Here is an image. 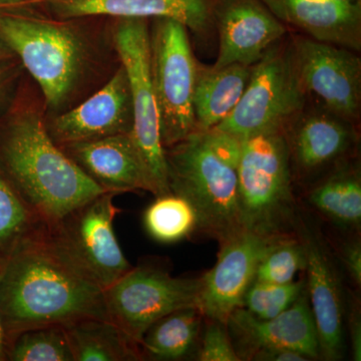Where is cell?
Listing matches in <instances>:
<instances>
[{
	"mask_svg": "<svg viewBox=\"0 0 361 361\" xmlns=\"http://www.w3.org/2000/svg\"><path fill=\"white\" fill-rule=\"evenodd\" d=\"M85 318L111 320L104 290L59 250L47 227L4 259L0 322L6 345L25 330Z\"/></svg>",
	"mask_w": 361,
	"mask_h": 361,
	"instance_id": "cell-1",
	"label": "cell"
},
{
	"mask_svg": "<svg viewBox=\"0 0 361 361\" xmlns=\"http://www.w3.org/2000/svg\"><path fill=\"white\" fill-rule=\"evenodd\" d=\"M0 171L47 228L108 192L52 141L44 118L30 108L0 122Z\"/></svg>",
	"mask_w": 361,
	"mask_h": 361,
	"instance_id": "cell-2",
	"label": "cell"
},
{
	"mask_svg": "<svg viewBox=\"0 0 361 361\" xmlns=\"http://www.w3.org/2000/svg\"><path fill=\"white\" fill-rule=\"evenodd\" d=\"M243 141L212 129L195 130L165 149L171 193L192 206L196 231L222 242L242 230L238 167Z\"/></svg>",
	"mask_w": 361,
	"mask_h": 361,
	"instance_id": "cell-3",
	"label": "cell"
},
{
	"mask_svg": "<svg viewBox=\"0 0 361 361\" xmlns=\"http://www.w3.org/2000/svg\"><path fill=\"white\" fill-rule=\"evenodd\" d=\"M0 35L39 85L47 108L63 110L89 66L85 37L66 20H47L23 9L0 11Z\"/></svg>",
	"mask_w": 361,
	"mask_h": 361,
	"instance_id": "cell-4",
	"label": "cell"
},
{
	"mask_svg": "<svg viewBox=\"0 0 361 361\" xmlns=\"http://www.w3.org/2000/svg\"><path fill=\"white\" fill-rule=\"evenodd\" d=\"M238 207L242 229L269 238L296 234L300 215L283 133L259 135L243 141Z\"/></svg>",
	"mask_w": 361,
	"mask_h": 361,
	"instance_id": "cell-5",
	"label": "cell"
},
{
	"mask_svg": "<svg viewBox=\"0 0 361 361\" xmlns=\"http://www.w3.org/2000/svg\"><path fill=\"white\" fill-rule=\"evenodd\" d=\"M289 33L251 66L250 80L239 104L214 129L241 141L259 135L283 133L305 106L308 99L292 61Z\"/></svg>",
	"mask_w": 361,
	"mask_h": 361,
	"instance_id": "cell-6",
	"label": "cell"
},
{
	"mask_svg": "<svg viewBox=\"0 0 361 361\" xmlns=\"http://www.w3.org/2000/svg\"><path fill=\"white\" fill-rule=\"evenodd\" d=\"M149 27V66L164 149L196 130L193 97L199 61L188 28L172 18H154Z\"/></svg>",
	"mask_w": 361,
	"mask_h": 361,
	"instance_id": "cell-7",
	"label": "cell"
},
{
	"mask_svg": "<svg viewBox=\"0 0 361 361\" xmlns=\"http://www.w3.org/2000/svg\"><path fill=\"white\" fill-rule=\"evenodd\" d=\"M115 192H104L77 207L47 234L59 251L102 288L106 289L132 269L118 244L114 222L120 209Z\"/></svg>",
	"mask_w": 361,
	"mask_h": 361,
	"instance_id": "cell-8",
	"label": "cell"
},
{
	"mask_svg": "<svg viewBox=\"0 0 361 361\" xmlns=\"http://www.w3.org/2000/svg\"><path fill=\"white\" fill-rule=\"evenodd\" d=\"M114 42L121 65L129 78L133 104L130 135L148 169L155 190L154 196L171 194L158 108L152 84L149 20L118 18L114 30Z\"/></svg>",
	"mask_w": 361,
	"mask_h": 361,
	"instance_id": "cell-9",
	"label": "cell"
},
{
	"mask_svg": "<svg viewBox=\"0 0 361 361\" xmlns=\"http://www.w3.org/2000/svg\"><path fill=\"white\" fill-rule=\"evenodd\" d=\"M200 285L201 277H174L155 266H133L104 289V299L111 322L140 345L157 320L182 308L197 307Z\"/></svg>",
	"mask_w": 361,
	"mask_h": 361,
	"instance_id": "cell-10",
	"label": "cell"
},
{
	"mask_svg": "<svg viewBox=\"0 0 361 361\" xmlns=\"http://www.w3.org/2000/svg\"><path fill=\"white\" fill-rule=\"evenodd\" d=\"M289 44L308 101L360 126L361 59L357 52L292 32Z\"/></svg>",
	"mask_w": 361,
	"mask_h": 361,
	"instance_id": "cell-11",
	"label": "cell"
},
{
	"mask_svg": "<svg viewBox=\"0 0 361 361\" xmlns=\"http://www.w3.org/2000/svg\"><path fill=\"white\" fill-rule=\"evenodd\" d=\"M294 183L310 186L342 161L357 157L360 126L307 102L283 130Z\"/></svg>",
	"mask_w": 361,
	"mask_h": 361,
	"instance_id": "cell-12",
	"label": "cell"
},
{
	"mask_svg": "<svg viewBox=\"0 0 361 361\" xmlns=\"http://www.w3.org/2000/svg\"><path fill=\"white\" fill-rule=\"evenodd\" d=\"M279 239L242 229L220 242L215 265L201 277L197 307L204 317L226 324L233 311L243 307L258 265Z\"/></svg>",
	"mask_w": 361,
	"mask_h": 361,
	"instance_id": "cell-13",
	"label": "cell"
},
{
	"mask_svg": "<svg viewBox=\"0 0 361 361\" xmlns=\"http://www.w3.org/2000/svg\"><path fill=\"white\" fill-rule=\"evenodd\" d=\"M297 234L305 251V288L317 331L320 356L325 360H341L345 353L348 298L338 270L322 235L302 224L301 217Z\"/></svg>",
	"mask_w": 361,
	"mask_h": 361,
	"instance_id": "cell-14",
	"label": "cell"
},
{
	"mask_svg": "<svg viewBox=\"0 0 361 361\" xmlns=\"http://www.w3.org/2000/svg\"><path fill=\"white\" fill-rule=\"evenodd\" d=\"M226 327L241 360H252L267 349H290L310 360L322 357L305 287L295 302L276 317L260 319L240 307L233 311Z\"/></svg>",
	"mask_w": 361,
	"mask_h": 361,
	"instance_id": "cell-15",
	"label": "cell"
},
{
	"mask_svg": "<svg viewBox=\"0 0 361 361\" xmlns=\"http://www.w3.org/2000/svg\"><path fill=\"white\" fill-rule=\"evenodd\" d=\"M222 0H39L61 20L87 16L172 18L183 23L204 44L216 35V11Z\"/></svg>",
	"mask_w": 361,
	"mask_h": 361,
	"instance_id": "cell-16",
	"label": "cell"
},
{
	"mask_svg": "<svg viewBox=\"0 0 361 361\" xmlns=\"http://www.w3.org/2000/svg\"><path fill=\"white\" fill-rule=\"evenodd\" d=\"M58 146L92 141L133 130V104L125 68L114 73L102 89L82 104L45 123Z\"/></svg>",
	"mask_w": 361,
	"mask_h": 361,
	"instance_id": "cell-17",
	"label": "cell"
},
{
	"mask_svg": "<svg viewBox=\"0 0 361 361\" xmlns=\"http://www.w3.org/2000/svg\"><path fill=\"white\" fill-rule=\"evenodd\" d=\"M290 32L261 0H222L216 11L219 47L212 66L255 65Z\"/></svg>",
	"mask_w": 361,
	"mask_h": 361,
	"instance_id": "cell-18",
	"label": "cell"
},
{
	"mask_svg": "<svg viewBox=\"0 0 361 361\" xmlns=\"http://www.w3.org/2000/svg\"><path fill=\"white\" fill-rule=\"evenodd\" d=\"M59 147L106 191L116 194L147 191L155 194L148 169L130 133Z\"/></svg>",
	"mask_w": 361,
	"mask_h": 361,
	"instance_id": "cell-19",
	"label": "cell"
},
{
	"mask_svg": "<svg viewBox=\"0 0 361 361\" xmlns=\"http://www.w3.org/2000/svg\"><path fill=\"white\" fill-rule=\"evenodd\" d=\"M289 30L361 51L360 0H261Z\"/></svg>",
	"mask_w": 361,
	"mask_h": 361,
	"instance_id": "cell-20",
	"label": "cell"
},
{
	"mask_svg": "<svg viewBox=\"0 0 361 361\" xmlns=\"http://www.w3.org/2000/svg\"><path fill=\"white\" fill-rule=\"evenodd\" d=\"M306 202L332 224L357 231L361 224V171L357 157L338 164L308 186Z\"/></svg>",
	"mask_w": 361,
	"mask_h": 361,
	"instance_id": "cell-21",
	"label": "cell"
},
{
	"mask_svg": "<svg viewBox=\"0 0 361 361\" xmlns=\"http://www.w3.org/2000/svg\"><path fill=\"white\" fill-rule=\"evenodd\" d=\"M250 75L251 66L239 63L222 68L199 63L193 97L196 130H212L231 115L245 92Z\"/></svg>",
	"mask_w": 361,
	"mask_h": 361,
	"instance_id": "cell-22",
	"label": "cell"
},
{
	"mask_svg": "<svg viewBox=\"0 0 361 361\" xmlns=\"http://www.w3.org/2000/svg\"><path fill=\"white\" fill-rule=\"evenodd\" d=\"M75 361L142 360L141 348L111 320L85 318L65 325Z\"/></svg>",
	"mask_w": 361,
	"mask_h": 361,
	"instance_id": "cell-23",
	"label": "cell"
},
{
	"mask_svg": "<svg viewBox=\"0 0 361 361\" xmlns=\"http://www.w3.org/2000/svg\"><path fill=\"white\" fill-rule=\"evenodd\" d=\"M204 316L196 306L169 313L151 325L140 342L142 357L180 360L196 350Z\"/></svg>",
	"mask_w": 361,
	"mask_h": 361,
	"instance_id": "cell-24",
	"label": "cell"
},
{
	"mask_svg": "<svg viewBox=\"0 0 361 361\" xmlns=\"http://www.w3.org/2000/svg\"><path fill=\"white\" fill-rule=\"evenodd\" d=\"M144 226L155 241L176 243L196 232V214L182 197L172 193L156 197L145 211Z\"/></svg>",
	"mask_w": 361,
	"mask_h": 361,
	"instance_id": "cell-25",
	"label": "cell"
},
{
	"mask_svg": "<svg viewBox=\"0 0 361 361\" xmlns=\"http://www.w3.org/2000/svg\"><path fill=\"white\" fill-rule=\"evenodd\" d=\"M44 227L0 171V257H7L21 241Z\"/></svg>",
	"mask_w": 361,
	"mask_h": 361,
	"instance_id": "cell-26",
	"label": "cell"
},
{
	"mask_svg": "<svg viewBox=\"0 0 361 361\" xmlns=\"http://www.w3.org/2000/svg\"><path fill=\"white\" fill-rule=\"evenodd\" d=\"M9 361H75L66 330L61 325L25 330L6 345Z\"/></svg>",
	"mask_w": 361,
	"mask_h": 361,
	"instance_id": "cell-27",
	"label": "cell"
},
{
	"mask_svg": "<svg viewBox=\"0 0 361 361\" xmlns=\"http://www.w3.org/2000/svg\"><path fill=\"white\" fill-rule=\"evenodd\" d=\"M305 266V251L296 233L278 240L261 260L254 280L278 285L291 283Z\"/></svg>",
	"mask_w": 361,
	"mask_h": 361,
	"instance_id": "cell-28",
	"label": "cell"
},
{
	"mask_svg": "<svg viewBox=\"0 0 361 361\" xmlns=\"http://www.w3.org/2000/svg\"><path fill=\"white\" fill-rule=\"evenodd\" d=\"M304 287L305 279L283 285L254 280L244 296L243 307L260 319L276 317L295 302Z\"/></svg>",
	"mask_w": 361,
	"mask_h": 361,
	"instance_id": "cell-29",
	"label": "cell"
},
{
	"mask_svg": "<svg viewBox=\"0 0 361 361\" xmlns=\"http://www.w3.org/2000/svg\"><path fill=\"white\" fill-rule=\"evenodd\" d=\"M195 360L200 361H240L238 353L224 323L204 317Z\"/></svg>",
	"mask_w": 361,
	"mask_h": 361,
	"instance_id": "cell-30",
	"label": "cell"
},
{
	"mask_svg": "<svg viewBox=\"0 0 361 361\" xmlns=\"http://www.w3.org/2000/svg\"><path fill=\"white\" fill-rule=\"evenodd\" d=\"M341 262L356 286L361 284V243L360 238L350 240L341 249Z\"/></svg>",
	"mask_w": 361,
	"mask_h": 361,
	"instance_id": "cell-31",
	"label": "cell"
},
{
	"mask_svg": "<svg viewBox=\"0 0 361 361\" xmlns=\"http://www.w3.org/2000/svg\"><path fill=\"white\" fill-rule=\"evenodd\" d=\"M348 306L350 308V312L346 310V318L348 319L349 341H350L351 355L353 360H361V318L360 310L357 302L355 301Z\"/></svg>",
	"mask_w": 361,
	"mask_h": 361,
	"instance_id": "cell-32",
	"label": "cell"
},
{
	"mask_svg": "<svg viewBox=\"0 0 361 361\" xmlns=\"http://www.w3.org/2000/svg\"><path fill=\"white\" fill-rule=\"evenodd\" d=\"M252 360L259 361H308L307 356L290 349H267L259 351L252 357Z\"/></svg>",
	"mask_w": 361,
	"mask_h": 361,
	"instance_id": "cell-33",
	"label": "cell"
},
{
	"mask_svg": "<svg viewBox=\"0 0 361 361\" xmlns=\"http://www.w3.org/2000/svg\"><path fill=\"white\" fill-rule=\"evenodd\" d=\"M16 70L11 61L0 66V102L4 99V94L9 85L16 78Z\"/></svg>",
	"mask_w": 361,
	"mask_h": 361,
	"instance_id": "cell-34",
	"label": "cell"
},
{
	"mask_svg": "<svg viewBox=\"0 0 361 361\" xmlns=\"http://www.w3.org/2000/svg\"><path fill=\"white\" fill-rule=\"evenodd\" d=\"M37 0H0V11H18L25 8Z\"/></svg>",
	"mask_w": 361,
	"mask_h": 361,
	"instance_id": "cell-35",
	"label": "cell"
},
{
	"mask_svg": "<svg viewBox=\"0 0 361 361\" xmlns=\"http://www.w3.org/2000/svg\"><path fill=\"white\" fill-rule=\"evenodd\" d=\"M14 58L16 56H14L13 51L0 35V66L13 61Z\"/></svg>",
	"mask_w": 361,
	"mask_h": 361,
	"instance_id": "cell-36",
	"label": "cell"
},
{
	"mask_svg": "<svg viewBox=\"0 0 361 361\" xmlns=\"http://www.w3.org/2000/svg\"><path fill=\"white\" fill-rule=\"evenodd\" d=\"M4 259L0 257V276H1L2 268H4ZM0 361H6V345L4 339V329H2L1 322H0Z\"/></svg>",
	"mask_w": 361,
	"mask_h": 361,
	"instance_id": "cell-37",
	"label": "cell"
},
{
	"mask_svg": "<svg viewBox=\"0 0 361 361\" xmlns=\"http://www.w3.org/2000/svg\"><path fill=\"white\" fill-rule=\"evenodd\" d=\"M37 2H39V0H37Z\"/></svg>",
	"mask_w": 361,
	"mask_h": 361,
	"instance_id": "cell-38",
	"label": "cell"
},
{
	"mask_svg": "<svg viewBox=\"0 0 361 361\" xmlns=\"http://www.w3.org/2000/svg\"><path fill=\"white\" fill-rule=\"evenodd\" d=\"M360 1H361V0H360Z\"/></svg>",
	"mask_w": 361,
	"mask_h": 361,
	"instance_id": "cell-39",
	"label": "cell"
}]
</instances>
